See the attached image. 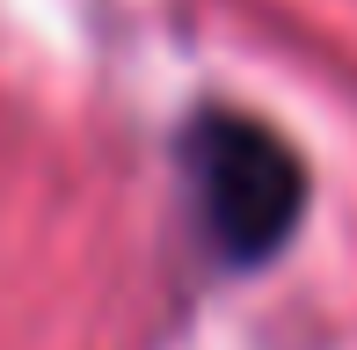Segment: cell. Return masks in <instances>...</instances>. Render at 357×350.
Returning <instances> with one entry per match:
<instances>
[{
    "label": "cell",
    "instance_id": "obj_1",
    "mask_svg": "<svg viewBox=\"0 0 357 350\" xmlns=\"http://www.w3.org/2000/svg\"><path fill=\"white\" fill-rule=\"evenodd\" d=\"M183 168H190V190H197L204 234L219 241L226 263H270L299 234L306 168L263 117L204 109L183 139Z\"/></svg>",
    "mask_w": 357,
    "mask_h": 350
}]
</instances>
